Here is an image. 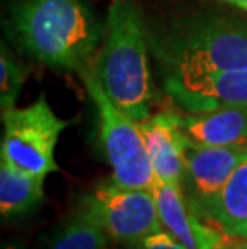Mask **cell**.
Wrapping results in <instances>:
<instances>
[{
  "label": "cell",
  "instance_id": "cell-18",
  "mask_svg": "<svg viewBox=\"0 0 247 249\" xmlns=\"http://www.w3.org/2000/svg\"><path fill=\"white\" fill-rule=\"evenodd\" d=\"M223 2H227V3L234 5V7H238V8L247 10V0H223Z\"/></svg>",
  "mask_w": 247,
  "mask_h": 249
},
{
  "label": "cell",
  "instance_id": "cell-7",
  "mask_svg": "<svg viewBox=\"0 0 247 249\" xmlns=\"http://www.w3.org/2000/svg\"><path fill=\"white\" fill-rule=\"evenodd\" d=\"M164 89L185 113L247 105V70L218 71L198 77H165Z\"/></svg>",
  "mask_w": 247,
  "mask_h": 249
},
{
  "label": "cell",
  "instance_id": "cell-12",
  "mask_svg": "<svg viewBox=\"0 0 247 249\" xmlns=\"http://www.w3.org/2000/svg\"><path fill=\"white\" fill-rule=\"evenodd\" d=\"M151 192L154 195L157 213L164 230L175 236L188 249H202L201 235H199L201 222L196 217V213L188 208L180 185H170L156 180Z\"/></svg>",
  "mask_w": 247,
  "mask_h": 249
},
{
  "label": "cell",
  "instance_id": "cell-10",
  "mask_svg": "<svg viewBox=\"0 0 247 249\" xmlns=\"http://www.w3.org/2000/svg\"><path fill=\"white\" fill-rule=\"evenodd\" d=\"M180 127L193 143L227 146L247 143V105H233L206 113H180Z\"/></svg>",
  "mask_w": 247,
  "mask_h": 249
},
{
  "label": "cell",
  "instance_id": "cell-13",
  "mask_svg": "<svg viewBox=\"0 0 247 249\" xmlns=\"http://www.w3.org/2000/svg\"><path fill=\"white\" fill-rule=\"evenodd\" d=\"M44 177L33 176L0 158V213L3 219L31 213L44 199Z\"/></svg>",
  "mask_w": 247,
  "mask_h": 249
},
{
  "label": "cell",
  "instance_id": "cell-15",
  "mask_svg": "<svg viewBox=\"0 0 247 249\" xmlns=\"http://www.w3.org/2000/svg\"><path fill=\"white\" fill-rule=\"evenodd\" d=\"M28 77V70L18 65V61L10 55L7 47L2 44L0 55V107L2 113L16 108L21 89Z\"/></svg>",
  "mask_w": 247,
  "mask_h": 249
},
{
  "label": "cell",
  "instance_id": "cell-5",
  "mask_svg": "<svg viewBox=\"0 0 247 249\" xmlns=\"http://www.w3.org/2000/svg\"><path fill=\"white\" fill-rule=\"evenodd\" d=\"M2 160L44 178L51 172H60V166L55 161V148L61 132L72 121L58 118L44 93L29 107L2 113Z\"/></svg>",
  "mask_w": 247,
  "mask_h": 249
},
{
  "label": "cell",
  "instance_id": "cell-19",
  "mask_svg": "<svg viewBox=\"0 0 247 249\" xmlns=\"http://www.w3.org/2000/svg\"><path fill=\"white\" fill-rule=\"evenodd\" d=\"M2 249H19V246L15 245V243H5Z\"/></svg>",
  "mask_w": 247,
  "mask_h": 249
},
{
  "label": "cell",
  "instance_id": "cell-11",
  "mask_svg": "<svg viewBox=\"0 0 247 249\" xmlns=\"http://www.w3.org/2000/svg\"><path fill=\"white\" fill-rule=\"evenodd\" d=\"M228 235L247 238V156L214 201L199 209Z\"/></svg>",
  "mask_w": 247,
  "mask_h": 249
},
{
  "label": "cell",
  "instance_id": "cell-2",
  "mask_svg": "<svg viewBox=\"0 0 247 249\" xmlns=\"http://www.w3.org/2000/svg\"><path fill=\"white\" fill-rule=\"evenodd\" d=\"M148 31L141 12L130 0H114L106 19V39L95 61L99 84L136 123L148 119L154 86L148 63Z\"/></svg>",
  "mask_w": 247,
  "mask_h": 249
},
{
  "label": "cell",
  "instance_id": "cell-3",
  "mask_svg": "<svg viewBox=\"0 0 247 249\" xmlns=\"http://www.w3.org/2000/svg\"><path fill=\"white\" fill-rule=\"evenodd\" d=\"M165 77L247 70V26L223 15H196L148 37Z\"/></svg>",
  "mask_w": 247,
  "mask_h": 249
},
{
  "label": "cell",
  "instance_id": "cell-17",
  "mask_svg": "<svg viewBox=\"0 0 247 249\" xmlns=\"http://www.w3.org/2000/svg\"><path fill=\"white\" fill-rule=\"evenodd\" d=\"M210 249H247V238L228 235L220 230Z\"/></svg>",
  "mask_w": 247,
  "mask_h": 249
},
{
  "label": "cell",
  "instance_id": "cell-4",
  "mask_svg": "<svg viewBox=\"0 0 247 249\" xmlns=\"http://www.w3.org/2000/svg\"><path fill=\"white\" fill-rule=\"evenodd\" d=\"M97 107L99 140L113 169L111 182L122 188L151 190L156 182L140 123L130 118L108 97L95 71L82 76Z\"/></svg>",
  "mask_w": 247,
  "mask_h": 249
},
{
  "label": "cell",
  "instance_id": "cell-9",
  "mask_svg": "<svg viewBox=\"0 0 247 249\" xmlns=\"http://www.w3.org/2000/svg\"><path fill=\"white\" fill-rule=\"evenodd\" d=\"M140 129L156 180L180 185L185 176V151L190 139L180 127V113L173 109L159 111L141 121Z\"/></svg>",
  "mask_w": 247,
  "mask_h": 249
},
{
  "label": "cell",
  "instance_id": "cell-6",
  "mask_svg": "<svg viewBox=\"0 0 247 249\" xmlns=\"http://www.w3.org/2000/svg\"><path fill=\"white\" fill-rule=\"evenodd\" d=\"M79 211L92 217L109 236L119 241H141L164 230L151 190L103 183L83 195Z\"/></svg>",
  "mask_w": 247,
  "mask_h": 249
},
{
  "label": "cell",
  "instance_id": "cell-14",
  "mask_svg": "<svg viewBox=\"0 0 247 249\" xmlns=\"http://www.w3.org/2000/svg\"><path fill=\"white\" fill-rule=\"evenodd\" d=\"M108 233L101 225L79 211L56 235L50 249H106Z\"/></svg>",
  "mask_w": 247,
  "mask_h": 249
},
{
  "label": "cell",
  "instance_id": "cell-8",
  "mask_svg": "<svg viewBox=\"0 0 247 249\" xmlns=\"http://www.w3.org/2000/svg\"><path fill=\"white\" fill-rule=\"evenodd\" d=\"M246 156L247 143L206 146L188 142L183 182L191 195V208L204 209L214 201Z\"/></svg>",
  "mask_w": 247,
  "mask_h": 249
},
{
  "label": "cell",
  "instance_id": "cell-16",
  "mask_svg": "<svg viewBox=\"0 0 247 249\" xmlns=\"http://www.w3.org/2000/svg\"><path fill=\"white\" fill-rule=\"evenodd\" d=\"M141 249H188L167 230L156 231L141 240Z\"/></svg>",
  "mask_w": 247,
  "mask_h": 249
},
{
  "label": "cell",
  "instance_id": "cell-1",
  "mask_svg": "<svg viewBox=\"0 0 247 249\" xmlns=\"http://www.w3.org/2000/svg\"><path fill=\"white\" fill-rule=\"evenodd\" d=\"M10 34L29 56L55 71H95L103 26L82 0H13Z\"/></svg>",
  "mask_w": 247,
  "mask_h": 249
}]
</instances>
